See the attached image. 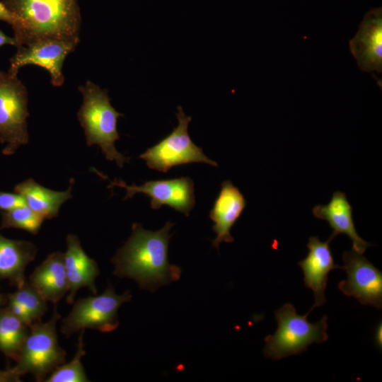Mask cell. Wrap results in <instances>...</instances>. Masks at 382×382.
Returning a JSON list of instances; mask_svg holds the SVG:
<instances>
[{"instance_id": "6da1fadb", "label": "cell", "mask_w": 382, "mask_h": 382, "mask_svg": "<svg viewBox=\"0 0 382 382\" xmlns=\"http://www.w3.org/2000/svg\"><path fill=\"white\" fill-rule=\"evenodd\" d=\"M174 224L167 221L157 231L144 229L134 223L132 234L112 258L113 274L134 279L141 289L155 291L158 287L180 278L181 268L169 263V234Z\"/></svg>"}, {"instance_id": "7a4b0ae2", "label": "cell", "mask_w": 382, "mask_h": 382, "mask_svg": "<svg viewBox=\"0 0 382 382\" xmlns=\"http://www.w3.org/2000/svg\"><path fill=\"white\" fill-rule=\"evenodd\" d=\"M20 20L13 30L17 47L45 39L79 42L81 23L77 0H2Z\"/></svg>"}, {"instance_id": "3957f363", "label": "cell", "mask_w": 382, "mask_h": 382, "mask_svg": "<svg viewBox=\"0 0 382 382\" xmlns=\"http://www.w3.org/2000/svg\"><path fill=\"white\" fill-rule=\"evenodd\" d=\"M79 90L82 94L83 103L77 117L84 130L87 145H98L106 159L115 161L122 168L130 158L118 152L115 142L120 139L117 119L124 115L112 106L106 89L87 81Z\"/></svg>"}, {"instance_id": "277c9868", "label": "cell", "mask_w": 382, "mask_h": 382, "mask_svg": "<svg viewBox=\"0 0 382 382\" xmlns=\"http://www.w3.org/2000/svg\"><path fill=\"white\" fill-rule=\"evenodd\" d=\"M308 315H298L291 303H286L276 311L274 316L278 327L273 335L265 338V357L279 360L306 352L313 343L327 341L328 317L324 316L320 321L311 323L307 320Z\"/></svg>"}, {"instance_id": "5b68a950", "label": "cell", "mask_w": 382, "mask_h": 382, "mask_svg": "<svg viewBox=\"0 0 382 382\" xmlns=\"http://www.w3.org/2000/svg\"><path fill=\"white\" fill-rule=\"evenodd\" d=\"M60 317L55 307L49 321L39 320L30 325L16 364L12 367L20 376L30 374L36 381H45L49 374L64 363L66 353L58 344L56 330Z\"/></svg>"}, {"instance_id": "8992f818", "label": "cell", "mask_w": 382, "mask_h": 382, "mask_svg": "<svg viewBox=\"0 0 382 382\" xmlns=\"http://www.w3.org/2000/svg\"><path fill=\"white\" fill-rule=\"evenodd\" d=\"M131 299L129 290L118 295L109 284L103 294L76 300L69 314L62 321L61 332L66 337L86 328L112 332L119 325L118 308Z\"/></svg>"}, {"instance_id": "52a82bcc", "label": "cell", "mask_w": 382, "mask_h": 382, "mask_svg": "<svg viewBox=\"0 0 382 382\" xmlns=\"http://www.w3.org/2000/svg\"><path fill=\"white\" fill-rule=\"evenodd\" d=\"M28 92L17 77L0 71V142L6 144L2 153L9 156L28 142Z\"/></svg>"}, {"instance_id": "ba28073f", "label": "cell", "mask_w": 382, "mask_h": 382, "mask_svg": "<svg viewBox=\"0 0 382 382\" xmlns=\"http://www.w3.org/2000/svg\"><path fill=\"white\" fill-rule=\"evenodd\" d=\"M178 126L158 144L139 156L147 166L166 173L173 166L190 163H204L217 166L216 162L209 158L202 148L192 141L188 134V125L192 117L185 115L181 106L176 112Z\"/></svg>"}, {"instance_id": "9c48e42d", "label": "cell", "mask_w": 382, "mask_h": 382, "mask_svg": "<svg viewBox=\"0 0 382 382\" xmlns=\"http://www.w3.org/2000/svg\"><path fill=\"white\" fill-rule=\"evenodd\" d=\"M96 173L110 182L108 187L117 186L125 188L127 194L124 199L132 198L137 193L147 195L151 197V207L154 209H158L162 205H168L188 216L195 204L194 183L188 177L147 181L138 186L134 184L128 185L117 179L112 181L102 173Z\"/></svg>"}, {"instance_id": "30bf717a", "label": "cell", "mask_w": 382, "mask_h": 382, "mask_svg": "<svg viewBox=\"0 0 382 382\" xmlns=\"http://www.w3.org/2000/svg\"><path fill=\"white\" fill-rule=\"evenodd\" d=\"M347 279L339 282V289L361 304L382 308V272L363 254L354 250L342 254Z\"/></svg>"}, {"instance_id": "8fae6325", "label": "cell", "mask_w": 382, "mask_h": 382, "mask_svg": "<svg viewBox=\"0 0 382 382\" xmlns=\"http://www.w3.org/2000/svg\"><path fill=\"white\" fill-rule=\"evenodd\" d=\"M76 46L77 44L74 42L55 39H45L20 46L10 59L8 72L17 75L19 69L25 65L39 66L50 73L53 86H60L64 81L62 71L63 63Z\"/></svg>"}, {"instance_id": "7c38bea8", "label": "cell", "mask_w": 382, "mask_h": 382, "mask_svg": "<svg viewBox=\"0 0 382 382\" xmlns=\"http://www.w3.org/2000/svg\"><path fill=\"white\" fill-rule=\"evenodd\" d=\"M349 50L359 69L366 72H382V8L369 11L349 40Z\"/></svg>"}, {"instance_id": "4fadbf2b", "label": "cell", "mask_w": 382, "mask_h": 382, "mask_svg": "<svg viewBox=\"0 0 382 382\" xmlns=\"http://www.w3.org/2000/svg\"><path fill=\"white\" fill-rule=\"evenodd\" d=\"M331 241L329 238L322 242L318 236L310 237L307 244L309 253L306 258L298 262L303 272L304 285L313 291L315 298V302L307 313L325 303V291L328 274L332 270L342 268L334 262L330 248Z\"/></svg>"}, {"instance_id": "5bb4252c", "label": "cell", "mask_w": 382, "mask_h": 382, "mask_svg": "<svg viewBox=\"0 0 382 382\" xmlns=\"http://www.w3.org/2000/svg\"><path fill=\"white\" fill-rule=\"evenodd\" d=\"M246 202L243 195L231 181L225 180L221 183V190L209 212V218L214 223L212 229L216 233L212 245L217 250L221 242H233L230 231L244 210Z\"/></svg>"}, {"instance_id": "9a60e30c", "label": "cell", "mask_w": 382, "mask_h": 382, "mask_svg": "<svg viewBox=\"0 0 382 382\" xmlns=\"http://www.w3.org/2000/svg\"><path fill=\"white\" fill-rule=\"evenodd\" d=\"M67 250L64 253V262L69 284L66 302L72 304L79 289L88 287L97 294L96 278L100 270L96 262L89 257L83 250L77 236L69 234L66 239Z\"/></svg>"}, {"instance_id": "2e32d148", "label": "cell", "mask_w": 382, "mask_h": 382, "mask_svg": "<svg viewBox=\"0 0 382 382\" xmlns=\"http://www.w3.org/2000/svg\"><path fill=\"white\" fill-rule=\"evenodd\" d=\"M312 212L316 218L328 222L332 228L330 237L332 240L338 234H346L352 242V249L360 254H363L367 248L372 245L358 235L352 218V207L345 193L335 192L328 204L315 206Z\"/></svg>"}, {"instance_id": "e0dca14e", "label": "cell", "mask_w": 382, "mask_h": 382, "mask_svg": "<svg viewBox=\"0 0 382 382\" xmlns=\"http://www.w3.org/2000/svg\"><path fill=\"white\" fill-rule=\"evenodd\" d=\"M28 282L46 301L56 304L69 291L64 253L57 251L49 255L35 268Z\"/></svg>"}, {"instance_id": "ac0fdd59", "label": "cell", "mask_w": 382, "mask_h": 382, "mask_svg": "<svg viewBox=\"0 0 382 382\" xmlns=\"http://www.w3.org/2000/svg\"><path fill=\"white\" fill-rule=\"evenodd\" d=\"M37 251L30 241L9 239L0 233V280L7 279L16 287L23 284L25 268L35 258Z\"/></svg>"}, {"instance_id": "d6986e66", "label": "cell", "mask_w": 382, "mask_h": 382, "mask_svg": "<svg viewBox=\"0 0 382 382\" xmlns=\"http://www.w3.org/2000/svg\"><path fill=\"white\" fill-rule=\"evenodd\" d=\"M74 179H70L69 188L64 192L47 189L33 179L29 178L16 185L15 192L21 195L26 205L44 219L57 216L63 203L72 197Z\"/></svg>"}, {"instance_id": "ffe728a7", "label": "cell", "mask_w": 382, "mask_h": 382, "mask_svg": "<svg viewBox=\"0 0 382 382\" xmlns=\"http://www.w3.org/2000/svg\"><path fill=\"white\" fill-rule=\"evenodd\" d=\"M29 332V326L15 316L6 306L0 308V351L16 361Z\"/></svg>"}, {"instance_id": "44dd1931", "label": "cell", "mask_w": 382, "mask_h": 382, "mask_svg": "<svg viewBox=\"0 0 382 382\" xmlns=\"http://www.w3.org/2000/svg\"><path fill=\"white\" fill-rule=\"evenodd\" d=\"M8 300L18 303L26 316V323L30 327L34 323L41 320V317L47 310V301L30 284L28 281L17 287L16 291L8 294Z\"/></svg>"}, {"instance_id": "7402d4cb", "label": "cell", "mask_w": 382, "mask_h": 382, "mask_svg": "<svg viewBox=\"0 0 382 382\" xmlns=\"http://www.w3.org/2000/svg\"><path fill=\"white\" fill-rule=\"evenodd\" d=\"M84 330H81L77 351L71 361L57 367L47 378L45 382H87L89 381L81 363V358L86 354L83 346Z\"/></svg>"}, {"instance_id": "603a6c76", "label": "cell", "mask_w": 382, "mask_h": 382, "mask_svg": "<svg viewBox=\"0 0 382 382\" xmlns=\"http://www.w3.org/2000/svg\"><path fill=\"white\" fill-rule=\"evenodd\" d=\"M45 219L27 205L1 213L0 229L15 228L37 234Z\"/></svg>"}, {"instance_id": "cb8c5ba5", "label": "cell", "mask_w": 382, "mask_h": 382, "mask_svg": "<svg viewBox=\"0 0 382 382\" xmlns=\"http://www.w3.org/2000/svg\"><path fill=\"white\" fill-rule=\"evenodd\" d=\"M24 205L26 204L21 195L0 192V210L7 212Z\"/></svg>"}, {"instance_id": "d4e9b609", "label": "cell", "mask_w": 382, "mask_h": 382, "mask_svg": "<svg viewBox=\"0 0 382 382\" xmlns=\"http://www.w3.org/2000/svg\"><path fill=\"white\" fill-rule=\"evenodd\" d=\"M0 21L10 24L13 30L17 29L20 24L18 18L8 10L2 1H0Z\"/></svg>"}, {"instance_id": "484cf974", "label": "cell", "mask_w": 382, "mask_h": 382, "mask_svg": "<svg viewBox=\"0 0 382 382\" xmlns=\"http://www.w3.org/2000/svg\"><path fill=\"white\" fill-rule=\"evenodd\" d=\"M21 376L16 374L12 367L6 370H0V382H18Z\"/></svg>"}, {"instance_id": "4316f807", "label": "cell", "mask_w": 382, "mask_h": 382, "mask_svg": "<svg viewBox=\"0 0 382 382\" xmlns=\"http://www.w3.org/2000/svg\"><path fill=\"white\" fill-rule=\"evenodd\" d=\"M4 45H10L17 47V43L14 37H11L0 30V47Z\"/></svg>"}, {"instance_id": "83f0119b", "label": "cell", "mask_w": 382, "mask_h": 382, "mask_svg": "<svg viewBox=\"0 0 382 382\" xmlns=\"http://www.w3.org/2000/svg\"><path fill=\"white\" fill-rule=\"evenodd\" d=\"M375 342L378 347L381 348L382 346V324L381 322L377 325V328L375 330Z\"/></svg>"}, {"instance_id": "f1b7e54d", "label": "cell", "mask_w": 382, "mask_h": 382, "mask_svg": "<svg viewBox=\"0 0 382 382\" xmlns=\"http://www.w3.org/2000/svg\"><path fill=\"white\" fill-rule=\"evenodd\" d=\"M8 296L7 294L0 293V306H4L7 303Z\"/></svg>"}]
</instances>
